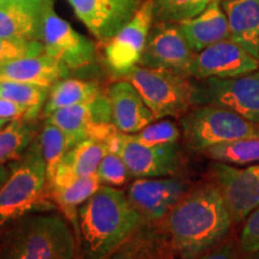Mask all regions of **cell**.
<instances>
[{
	"label": "cell",
	"instance_id": "obj_16",
	"mask_svg": "<svg viewBox=\"0 0 259 259\" xmlns=\"http://www.w3.org/2000/svg\"><path fill=\"white\" fill-rule=\"evenodd\" d=\"M51 5L52 0H0V38L37 41L44 16Z\"/></svg>",
	"mask_w": 259,
	"mask_h": 259
},
{
	"label": "cell",
	"instance_id": "obj_15",
	"mask_svg": "<svg viewBox=\"0 0 259 259\" xmlns=\"http://www.w3.org/2000/svg\"><path fill=\"white\" fill-rule=\"evenodd\" d=\"M144 0H69L84 25L100 41L114 37L136 15Z\"/></svg>",
	"mask_w": 259,
	"mask_h": 259
},
{
	"label": "cell",
	"instance_id": "obj_2",
	"mask_svg": "<svg viewBox=\"0 0 259 259\" xmlns=\"http://www.w3.org/2000/svg\"><path fill=\"white\" fill-rule=\"evenodd\" d=\"M232 220L215 185L184 196L168 213L167 228L173 250L193 259L216 247L228 234Z\"/></svg>",
	"mask_w": 259,
	"mask_h": 259
},
{
	"label": "cell",
	"instance_id": "obj_27",
	"mask_svg": "<svg viewBox=\"0 0 259 259\" xmlns=\"http://www.w3.org/2000/svg\"><path fill=\"white\" fill-rule=\"evenodd\" d=\"M202 153L215 162L233 166L259 163V137L216 144Z\"/></svg>",
	"mask_w": 259,
	"mask_h": 259
},
{
	"label": "cell",
	"instance_id": "obj_1",
	"mask_svg": "<svg viewBox=\"0 0 259 259\" xmlns=\"http://www.w3.org/2000/svg\"><path fill=\"white\" fill-rule=\"evenodd\" d=\"M144 222L122 191L101 186L78 209L76 259H106Z\"/></svg>",
	"mask_w": 259,
	"mask_h": 259
},
{
	"label": "cell",
	"instance_id": "obj_30",
	"mask_svg": "<svg viewBox=\"0 0 259 259\" xmlns=\"http://www.w3.org/2000/svg\"><path fill=\"white\" fill-rule=\"evenodd\" d=\"M136 141L144 145H161L177 143L180 137V131L174 122L169 120H161L150 124L132 135Z\"/></svg>",
	"mask_w": 259,
	"mask_h": 259
},
{
	"label": "cell",
	"instance_id": "obj_17",
	"mask_svg": "<svg viewBox=\"0 0 259 259\" xmlns=\"http://www.w3.org/2000/svg\"><path fill=\"white\" fill-rule=\"evenodd\" d=\"M101 187L97 174L90 177H74L70 174H56L47 184L45 197L56 205L64 218L72 226L77 227L78 209L97 190Z\"/></svg>",
	"mask_w": 259,
	"mask_h": 259
},
{
	"label": "cell",
	"instance_id": "obj_25",
	"mask_svg": "<svg viewBox=\"0 0 259 259\" xmlns=\"http://www.w3.org/2000/svg\"><path fill=\"white\" fill-rule=\"evenodd\" d=\"M35 141L40 148L41 155L46 164L47 184L56 176V171L65 154L76 147L69 136L58 126L45 120L42 127L38 130Z\"/></svg>",
	"mask_w": 259,
	"mask_h": 259
},
{
	"label": "cell",
	"instance_id": "obj_8",
	"mask_svg": "<svg viewBox=\"0 0 259 259\" xmlns=\"http://www.w3.org/2000/svg\"><path fill=\"white\" fill-rule=\"evenodd\" d=\"M194 54L179 24L174 22H155L149 31L138 65L190 77Z\"/></svg>",
	"mask_w": 259,
	"mask_h": 259
},
{
	"label": "cell",
	"instance_id": "obj_5",
	"mask_svg": "<svg viewBox=\"0 0 259 259\" xmlns=\"http://www.w3.org/2000/svg\"><path fill=\"white\" fill-rule=\"evenodd\" d=\"M122 77L137 89L155 119L184 115L198 102V88L179 73L136 65Z\"/></svg>",
	"mask_w": 259,
	"mask_h": 259
},
{
	"label": "cell",
	"instance_id": "obj_13",
	"mask_svg": "<svg viewBox=\"0 0 259 259\" xmlns=\"http://www.w3.org/2000/svg\"><path fill=\"white\" fill-rule=\"evenodd\" d=\"M259 60L235 41L216 42L194 54L190 76L196 78H233L258 70Z\"/></svg>",
	"mask_w": 259,
	"mask_h": 259
},
{
	"label": "cell",
	"instance_id": "obj_6",
	"mask_svg": "<svg viewBox=\"0 0 259 259\" xmlns=\"http://www.w3.org/2000/svg\"><path fill=\"white\" fill-rule=\"evenodd\" d=\"M181 127L186 144L196 151L227 142L259 137V124L213 105L190 109L181 119Z\"/></svg>",
	"mask_w": 259,
	"mask_h": 259
},
{
	"label": "cell",
	"instance_id": "obj_14",
	"mask_svg": "<svg viewBox=\"0 0 259 259\" xmlns=\"http://www.w3.org/2000/svg\"><path fill=\"white\" fill-rule=\"evenodd\" d=\"M119 155L136 178H163L176 174L181 164L180 147L177 143L144 145L122 134Z\"/></svg>",
	"mask_w": 259,
	"mask_h": 259
},
{
	"label": "cell",
	"instance_id": "obj_10",
	"mask_svg": "<svg viewBox=\"0 0 259 259\" xmlns=\"http://www.w3.org/2000/svg\"><path fill=\"white\" fill-rule=\"evenodd\" d=\"M231 109L259 124V71L233 78H206L198 88V102Z\"/></svg>",
	"mask_w": 259,
	"mask_h": 259
},
{
	"label": "cell",
	"instance_id": "obj_28",
	"mask_svg": "<svg viewBox=\"0 0 259 259\" xmlns=\"http://www.w3.org/2000/svg\"><path fill=\"white\" fill-rule=\"evenodd\" d=\"M47 87L37 85L32 83L10 82L2 80L0 82V99L9 100L17 105L24 107L38 118L46 103L48 90Z\"/></svg>",
	"mask_w": 259,
	"mask_h": 259
},
{
	"label": "cell",
	"instance_id": "obj_9",
	"mask_svg": "<svg viewBox=\"0 0 259 259\" xmlns=\"http://www.w3.org/2000/svg\"><path fill=\"white\" fill-rule=\"evenodd\" d=\"M212 178L233 223L242 221L259 206V163L236 167L216 162Z\"/></svg>",
	"mask_w": 259,
	"mask_h": 259
},
{
	"label": "cell",
	"instance_id": "obj_40",
	"mask_svg": "<svg viewBox=\"0 0 259 259\" xmlns=\"http://www.w3.org/2000/svg\"><path fill=\"white\" fill-rule=\"evenodd\" d=\"M210 2H211V0H210ZM210 2H209V3H210Z\"/></svg>",
	"mask_w": 259,
	"mask_h": 259
},
{
	"label": "cell",
	"instance_id": "obj_26",
	"mask_svg": "<svg viewBox=\"0 0 259 259\" xmlns=\"http://www.w3.org/2000/svg\"><path fill=\"white\" fill-rule=\"evenodd\" d=\"M38 132L35 121L11 120L0 130V166L18 160Z\"/></svg>",
	"mask_w": 259,
	"mask_h": 259
},
{
	"label": "cell",
	"instance_id": "obj_3",
	"mask_svg": "<svg viewBox=\"0 0 259 259\" xmlns=\"http://www.w3.org/2000/svg\"><path fill=\"white\" fill-rule=\"evenodd\" d=\"M0 259H76L72 226L61 212L25 213L0 233Z\"/></svg>",
	"mask_w": 259,
	"mask_h": 259
},
{
	"label": "cell",
	"instance_id": "obj_38",
	"mask_svg": "<svg viewBox=\"0 0 259 259\" xmlns=\"http://www.w3.org/2000/svg\"><path fill=\"white\" fill-rule=\"evenodd\" d=\"M9 122H10L9 120H4V119H0V130L4 128L5 126L9 124Z\"/></svg>",
	"mask_w": 259,
	"mask_h": 259
},
{
	"label": "cell",
	"instance_id": "obj_19",
	"mask_svg": "<svg viewBox=\"0 0 259 259\" xmlns=\"http://www.w3.org/2000/svg\"><path fill=\"white\" fill-rule=\"evenodd\" d=\"M70 70L46 53L0 61V82L32 83L51 88L58 80L66 78Z\"/></svg>",
	"mask_w": 259,
	"mask_h": 259
},
{
	"label": "cell",
	"instance_id": "obj_33",
	"mask_svg": "<svg viewBox=\"0 0 259 259\" xmlns=\"http://www.w3.org/2000/svg\"><path fill=\"white\" fill-rule=\"evenodd\" d=\"M240 247L246 254L259 250V206L247 216L242 227Z\"/></svg>",
	"mask_w": 259,
	"mask_h": 259
},
{
	"label": "cell",
	"instance_id": "obj_31",
	"mask_svg": "<svg viewBox=\"0 0 259 259\" xmlns=\"http://www.w3.org/2000/svg\"><path fill=\"white\" fill-rule=\"evenodd\" d=\"M96 174L101 184L114 186L124 185L131 177L124 160L120 155L115 153H107L105 155Z\"/></svg>",
	"mask_w": 259,
	"mask_h": 259
},
{
	"label": "cell",
	"instance_id": "obj_21",
	"mask_svg": "<svg viewBox=\"0 0 259 259\" xmlns=\"http://www.w3.org/2000/svg\"><path fill=\"white\" fill-rule=\"evenodd\" d=\"M228 19L231 40L259 60V0H229L222 3Z\"/></svg>",
	"mask_w": 259,
	"mask_h": 259
},
{
	"label": "cell",
	"instance_id": "obj_23",
	"mask_svg": "<svg viewBox=\"0 0 259 259\" xmlns=\"http://www.w3.org/2000/svg\"><path fill=\"white\" fill-rule=\"evenodd\" d=\"M106 154L107 148L102 142L92 138L84 139L65 154L56 174H70L79 178L94 176Z\"/></svg>",
	"mask_w": 259,
	"mask_h": 259
},
{
	"label": "cell",
	"instance_id": "obj_20",
	"mask_svg": "<svg viewBox=\"0 0 259 259\" xmlns=\"http://www.w3.org/2000/svg\"><path fill=\"white\" fill-rule=\"evenodd\" d=\"M178 24L194 53L231 37L228 19L221 9V3L216 0L209 3L196 17L179 22Z\"/></svg>",
	"mask_w": 259,
	"mask_h": 259
},
{
	"label": "cell",
	"instance_id": "obj_24",
	"mask_svg": "<svg viewBox=\"0 0 259 259\" xmlns=\"http://www.w3.org/2000/svg\"><path fill=\"white\" fill-rule=\"evenodd\" d=\"M90 102L59 108L48 115L45 120L63 130L72 139L74 145H77L84 139L90 138L93 128L96 125H100L94 118Z\"/></svg>",
	"mask_w": 259,
	"mask_h": 259
},
{
	"label": "cell",
	"instance_id": "obj_11",
	"mask_svg": "<svg viewBox=\"0 0 259 259\" xmlns=\"http://www.w3.org/2000/svg\"><path fill=\"white\" fill-rule=\"evenodd\" d=\"M153 5L154 0H144L131 21L106 41V64L118 76H125L139 63L154 22Z\"/></svg>",
	"mask_w": 259,
	"mask_h": 259
},
{
	"label": "cell",
	"instance_id": "obj_39",
	"mask_svg": "<svg viewBox=\"0 0 259 259\" xmlns=\"http://www.w3.org/2000/svg\"><path fill=\"white\" fill-rule=\"evenodd\" d=\"M211 2H215V0H211ZM210 2V3H211ZM216 2H220L222 4V3H225V2H229V0H216Z\"/></svg>",
	"mask_w": 259,
	"mask_h": 259
},
{
	"label": "cell",
	"instance_id": "obj_12",
	"mask_svg": "<svg viewBox=\"0 0 259 259\" xmlns=\"http://www.w3.org/2000/svg\"><path fill=\"white\" fill-rule=\"evenodd\" d=\"M189 190L180 178H138L128 187L127 198L145 222L166 218Z\"/></svg>",
	"mask_w": 259,
	"mask_h": 259
},
{
	"label": "cell",
	"instance_id": "obj_22",
	"mask_svg": "<svg viewBox=\"0 0 259 259\" xmlns=\"http://www.w3.org/2000/svg\"><path fill=\"white\" fill-rule=\"evenodd\" d=\"M101 94H103L101 87L96 82L63 78L54 83L50 88L41 116L46 119L48 115L59 108L79 105V103H88Z\"/></svg>",
	"mask_w": 259,
	"mask_h": 259
},
{
	"label": "cell",
	"instance_id": "obj_7",
	"mask_svg": "<svg viewBox=\"0 0 259 259\" xmlns=\"http://www.w3.org/2000/svg\"><path fill=\"white\" fill-rule=\"evenodd\" d=\"M37 41L42 45L44 53L69 70L84 69L95 61V45L54 14L53 5L44 16Z\"/></svg>",
	"mask_w": 259,
	"mask_h": 259
},
{
	"label": "cell",
	"instance_id": "obj_36",
	"mask_svg": "<svg viewBox=\"0 0 259 259\" xmlns=\"http://www.w3.org/2000/svg\"><path fill=\"white\" fill-rule=\"evenodd\" d=\"M12 170V162H9V163L2 164L0 166V187L5 184V181L8 180L10 174H11Z\"/></svg>",
	"mask_w": 259,
	"mask_h": 259
},
{
	"label": "cell",
	"instance_id": "obj_34",
	"mask_svg": "<svg viewBox=\"0 0 259 259\" xmlns=\"http://www.w3.org/2000/svg\"><path fill=\"white\" fill-rule=\"evenodd\" d=\"M0 119L4 120H19V119H24V120L35 121L36 116L24 108V107L17 105V103L9 101V100L0 99Z\"/></svg>",
	"mask_w": 259,
	"mask_h": 259
},
{
	"label": "cell",
	"instance_id": "obj_37",
	"mask_svg": "<svg viewBox=\"0 0 259 259\" xmlns=\"http://www.w3.org/2000/svg\"><path fill=\"white\" fill-rule=\"evenodd\" d=\"M242 259H259V250L251 252V253H247V255Z\"/></svg>",
	"mask_w": 259,
	"mask_h": 259
},
{
	"label": "cell",
	"instance_id": "obj_35",
	"mask_svg": "<svg viewBox=\"0 0 259 259\" xmlns=\"http://www.w3.org/2000/svg\"><path fill=\"white\" fill-rule=\"evenodd\" d=\"M236 255V248L235 245L232 242L225 244L219 247H213L212 250H210L205 253L198 255V257L193 259H235Z\"/></svg>",
	"mask_w": 259,
	"mask_h": 259
},
{
	"label": "cell",
	"instance_id": "obj_32",
	"mask_svg": "<svg viewBox=\"0 0 259 259\" xmlns=\"http://www.w3.org/2000/svg\"><path fill=\"white\" fill-rule=\"evenodd\" d=\"M44 53L42 45L37 41L23 42L0 38V61L22 57H34Z\"/></svg>",
	"mask_w": 259,
	"mask_h": 259
},
{
	"label": "cell",
	"instance_id": "obj_4",
	"mask_svg": "<svg viewBox=\"0 0 259 259\" xmlns=\"http://www.w3.org/2000/svg\"><path fill=\"white\" fill-rule=\"evenodd\" d=\"M46 164L36 141L31 142L0 187V233L9 223L36 210H53L56 205L45 197Z\"/></svg>",
	"mask_w": 259,
	"mask_h": 259
},
{
	"label": "cell",
	"instance_id": "obj_18",
	"mask_svg": "<svg viewBox=\"0 0 259 259\" xmlns=\"http://www.w3.org/2000/svg\"><path fill=\"white\" fill-rule=\"evenodd\" d=\"M106 95L111 103L113 124L122 134H137L155 120L144 100L128 80L113 83Z\"/></svg>",
	"mask_w": 259,
	"mask_h": 259
},
{
	"label": "cell",
	"instance_id": "obj_29",
	"mask_svg": "<svg viewBox=\"0 0 259 259\" xmlns=\"http://www.w3.org/2000/svg\"><path fill=\"white\" fill-rule=\"evenodd\" d=\"M210 0H154L155 22H179L196 17L209 4Z\"/></svg>",
	"mask_w": 259,
	"mask_h": 259
}]
</instances>
